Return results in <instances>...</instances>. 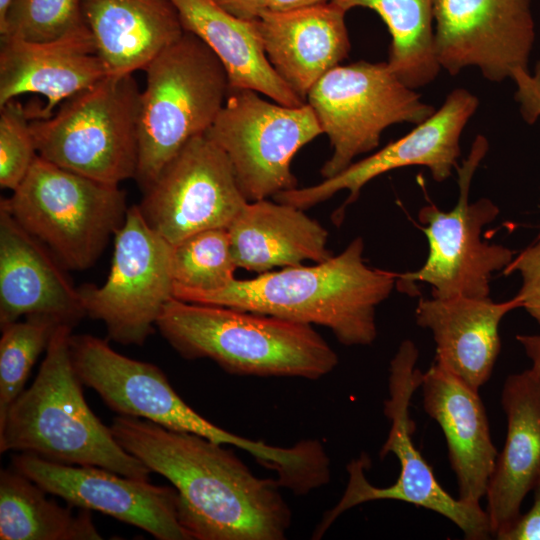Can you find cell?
Masks as SVG:
<instances>
[{
  "label": "cell",
  "instance_id": "19",
  "mask_svg": "<svg viewBox=\"0 0 540 540\" xmlns=\"http://www.w3.org/2000/svg\"><path fill=\"white\" fill-rule=\"evenodd\" d=\"M65 266L0 206V326L46 315L74 327L86 312Z\"/></svg>",
  "mask_w": 540,
  "mask_h": 540
},
{
  "label": "cell",
  "instance_id": "36",
  "mask_svg": "<svg viewBox=\"0 0 540 540\" xmlns=\"http://www.w3.org/2000/svg\"><path fill=\"white\" fill-rule=\"evenodd\" d=\"M229 13L247 20H257L269 9L270 0H215Z\"/></svg>",
  "mask_w": 540,
  "mask_h": 540
},
{
  "label": "cell",
  "instance_id": "7",
  "mask_svg": "<svg viewBox=\"0 0 540 540\" xmlns=\"http://www.w3.org/2000/svg\"><path fill=\"white\" fill-rule=\"evenodd\" d=\"M141 91L132 74L107 75L30 122L41 158L89 178L119 185L135 178Z\"/></svg>",
  "mask_w": 540,
  "mask_h": 540
},
{
  "label": "cell",
  "instance_id": "8",
  "mask_svg": "<svg viewBox=\"0 0 540 540\" xmlns=\"http://www.w3.org/2000/svg\"><path fill=\"white\" fill-rule=\"evenodd\" d=\"M418 356L414 342L404 340L390 362L389 397L384 402L390 429L379 455L384 458L392 453L397 457L398 478L388 487L373 486L364 472L370 464L369 457L361 455L352 460L347 465L346 489L338 503L324 514L313 534L314 539L321 538L348 509L376 500H398L436 512L453 522L468 540H486L493 536L486 510L480 504L454 498L445 491L413 443L415 423L409 406L423 376L416 366Z\"/></svg>",
  "mask_w": 540,
  "mask_h": 540
},
{
  "label": "cell",
  "instance_id": "25",
  "mask_svg": "<svg viewBox=\"0 0 540 540\" xmlns=\"http://www.w3.org/2000/svg\"><path fill=\"white\" fill-rule=\"evenodd\" d=\"M83 17L108 75L144 70L185 32L171 0H83Z\"/></svg>",
  "mask_w": 540,
  "mask_h": 540
},
{
  "label": "cell",
  "instance_id": "39",
  "mask_svg": "<svg viewBox=\"0 0 540 540\" xmlns=\"http://www.w3.org/2000/svg\"><path fill=\"white\" fill-rule=\"evenodd\" d=\"M14 0H0V24L4 21L7 11Z\"/></svg>",
  "mask_w": 540,
  "mask_h": 540
},
{
  "label": "cell",
  "instance_id": "2",
  "mask_svg": "<svg viewBox=\"0 0 540 540\" xmlns=\"http://www.w3.org/2000/svg\"><path fill=\"white\" fill-rule=\"evenodd\" d=\"M363 251V239L356 237L339 254L312 266L235 278L214 291L175 285L174 297L321 325L345 346H366L377 337L376 310L396 287L397 273L368 266Z\"/></svg>",
  "mask_w": 540,
  "mask_h": 540
},
{
  "label": "cell",
  "instance_id": "6",
  "mask_svg": "<svg viewBox=\"0 0 540 540\" xmlns=\"http://www.w3.org/2000/svg\"><path fill=\"white\" fill-rule=\"evenodd\" d=\"M0 206L66 269L78 271L97 261L129 208L119 185L72 172L40 156Z\"/></svg>",
  "mask_w": 540,
  "mask_h": 540
},
{
  "label": "cell",
  "instance_id": "3",
  "mask_svg": "<svg viewBox=\"0 0 540 540\" xmlns=\"http://www.w3.org/2000/svg\"><path fill=\"white\" fill-rule=\"evenodd\" d=\"M72 329L58 326L33 383L0 419V452L30 453L149 480L150 469L118 443L111 427L88 406L71 359Z\"/></svg>",
  "mask_w": 540,
  "mask_h": 540
},
{
  "label": "cell",
  "instance_id": "18",
  "mask_svg": "<svg viewBox=\"0 0 540 540\" xmlns=\"http://www.w3.org/2000/svg\"><path fill=\"white\" fill-rule=\"evenodd\" d=\"M108 75L87 24L50 41L1 39L0 106L26 94L46 98L27 108L29 118L46 119L53 109Z\"/></svg>",
  "mask_w": 540,
  "mask_h": 540
},
{
  "label": "cell",
  "instance_id": "28",
  "mask_svg": "<svg viewBox=\"0 0 540 540\" xmlns=\"http://www.w3.org/2000/svg\"><path fill=\"white\" fill-rule=\"evenodd\" d=\"M345 12L375 11L391 35L388 66L408 87L430 84L441 68L434 42L433 0H331Z\"/></svg>",
  "mask_w": 540,
  "mask_h": 540
},
{
  "label": "cell",
  "instance_id": "9",
  "mask_svg": "<svg viewBox=\"0 0 540 540\" xmlns=\"http://www.w3.org/2000/svg\"><path fill=\"white\" fill-rule=\"evenodd\" d=\"M488 147V140L477 135L456 168L459 196L452 209L443 211L431 204L419 210L428 255L417 270L397 273L396 288L401 292L413 295L416 285L425 283L435 298L489 297L493 274L503 272L515 257L511 249L481 238L483 228L499 214L497 205L488 198L469 201L473 177Z\"/></svg>",
  "mask_w": 540,
  "mask_h": 540
},
{
  "label": "cell",
  "instance_id": "22",
  "mask_svg": "<svg viewBox=\"0 0 540 540\" xmlns=\"http://www.w3.org/2000/svg\"><path fill=\"white\" fill-rule=\"evenodd\" d=\"M345 14L330 1L285 11L268 9L259 18L271 66L304 101L313 85L348 56Z\"/></svg>",
  "mask_w": 540,
  "mask_h": 540
},
{
  "label": "cell",
  "instance_id": "15",
  "mask_svg": "<svg viewBox=\"0 0 540 540\" xmlns=\"http://www.w3.org/2000/svg\"><path fill=\"white\" fill-rule=\"evenodd\" d=\"M532 0H433L435 52L456 76L478 68L492 82L528 69L535 41Z\"/></svg>",
  "mask_w": 540,
  "mask_h": 540
},
{
  "label": "cell",
  "instance_id": "37",
  "mask_svg": "<svg viewBox=\"0 0 540 540\" xmlns=\"http://www.w3.org/2000/svg\"><path fill=\"white\" fill-rule=\"evenodd\" d=\"M516 339L522 345L526 355L531 360V369L540 384V334H519L516 336Z\"/></svg>",
  "mask_w": 540,
  "mask_h": 540
},
{
  "label": "cell",
  "instance_id": "31",
  "mask_svg": "<svg viewBox=\"0 0 540 540\" xmlns=\"http://www.w3.org/2000/svg\"><path fill=\"white\" fill-rule=\"evenodd\" d=\"M83 24V0H14L0 24V38L50 41Z\"/></svg>",
  "mask_w": 540,
  "mask_h": 540
},
{
  "label": "cell",
  "instance_id": "23",
  "mask_svg": "<svg viewBox=\"0 0 540 540\" xmlns=\"http://www.w3.org/2000/svg\"><path fill=\"white\" fill-rule=\"evenodd\" d=\"M501 404L506 440L485 495L493 536L521 514L522 502L540 475V384L531 368L506 378Z\"/></svg>",
  "mask_w": 540,
  "mask_h": 540
},
{
  "label": "cell",
  "instance_id": "5",
  "mask_svg": "<svg viewBox=\"0 0 540 540\" xmlns=\"http://www.w3.org/2000/svg\"><path fill=\"white\" fill-rule=\"evenodd\" d=\"M144 71L135 176L143 191L190 139L209 130L230 90L219 58L187 31Z\"/></svg>",
  "mask_w": 540,
  "mask_h": 540
},
{
  "label": "cell",
  "instance_id": "26",
  "mask_svg": "<svg viewBox=\"0 0 540 540\" xmlns=\"http://www.w3.org/2000/svg\"><path fill=\"white\" fill-rule=\"evenodd\" d=\"M184 31L199 37L219 58L230 88H247L285 105L306 103L276 73L263 46L259 19L239 18L215 0H171Z\"/></svg>",
  "mask_w": 540,
  "mask_h": 540
},
{
  "label": "cell",
  "instance_id": "11",
  "mask_svg": "<svg viewBox=\"0 0 540 540\" xmlns=\"http://www.w3.org/2000/svg\"><path fill=\"white\" fill-rule=\"evenodd\" d=\"M322 133L307 102L285 106L252 89L230 88L205 135L224 151L241 192L251 202L296 188L292 159Z\"/></svg>",
  "mask_w": 540,
  "mask_h": 540
},
{
  "label": "cell",
  "instance_id": "38",
  "mask_svg": "<svg viewBox=\"0 0 540 540\" xmlns=\"http://www.w3.org/2000/svg\"><path fill=\"white\" fill-rule=\"evenodd\" d=\"M331 0H270L269 9L285 11L330 2Z\"/></svg>",
  "mask_w": 540,
  "mask_h": 540
},
{
  "label": "cell",
  "instance_id": "34",
  "mask_svg": "<svg viewBox=\"0 0 540 540\" xmlns=\"http://www.w3.org/2000/svg\"><path fill=\"white\" fill-rule=\"evenodd\" d=\"M511 80L516 86L520 114L526 123L533 124L540 117V62L533 73L529 69L516 70Z\"/></svg>",
  "mask_w": 540,
  "mask_h": 540
},
{
  "label": "cell",
  "instance_id": "35",
  "mask_svg": "<svg viewBox=\"0 0 540 540\" xmlns=\"http://www.w3.org/2000/svg\"><path fill=\"white\" fill-rule=\"evenodd\" d=\"M533 504L525 513L495 536L499 540H540V475L533 488Z\"/></svg>",
  "mask_w": 540,
  "mask_h": 540
},
{
  "label": "cell",
  "instance_id": "10",
  "mask_svg": "<svg viewBox=\"0 0 540 540\" xmlns=\"http://www.w3.org/2000/svg\"><path fill=\"white\" fill-rule=\"evenodd\" d=\"M306 102L332 147L321 168L324 179L376 149L387 127L404 122L418 125L436 110L406 86L387 62L338 65L313 85Z\"/></svg>",
  "mask_w": 540,
  "mask_h": 540
},
{
  "label": "cell",
  "instance_id": "20",
  "mask_svg": "<svg viewBox=\"0 0 540 540\" xmlns=\"http://www.w3.org/2000/svg\"><path fill=\"white\" fill-rule=\"evenodd\" d=\"M425 412L440 426L461 500L480 504L498 452L479 390L434 362L420 385Z\"/></svg>",
  "mask_w": 540,
  "mask_h": 540
},
{
  "label": "cell",
  "instance_id": "29",
  "mask_svg": "<svg viewBox=\"0 0 540 540\" xmlns=\"http://www.w3.org/2000/svg\"><path fill=\"white\" fill-rule=\"evenodd\" d=\"M61 324L50 316L29 315L1 326L0 419L23 392L35 362Z\"/></svg>",
  "mask_w": 540,
  "mask_h": 540
},
{
  "label": "cell",
  "instance_id": "4",
  "mask_svg": "<svg viewBox=\"0 0 540 540\" xmlns=\"http://www.w3.org/2000/svg\"><path fill=\"white\" fill-rule=\"evenodd\" d=\"M156 327L183 358H207L230 374L319 379L338 356L310 324L170 299Z\"/></svg>",
  "mask_w": 540,
  "mask_h": 540
},
{
  "label": "cell",
  "instance_id": "13",
  "mask_svg": "<svg viewBox=\"0 0 540 540\" xmlns=\"http://www.w3.org/2000/svg\"><path fill=\"white\" fill-rule=\"evenodd\" d=\"M69 344L82 384L92 388L119 415L143 418L171 430L240 448L260 464L272 459V445L233 434L193 410L156 365L124 356L105 340L88 334H71Z\"/></svg>",
  "mask_w": 540,
  "mask_h": 540
},
{
  "label": "cell",
  "instance_id": "21",
  "mask_svg": "<svg viewBox=\"0 0 540 540\" xmlns=\"http://www.w3.org/2000/svg\"><path fill=\"white\" fill-rule=\"evenodd\" d=\"M517 308V295L502 302L490 297L421 298L415 318L432 333L435 362L479 390L490 379L500 353V323Z\"/></svg>",
  "mask_w": 540,
  "mask_h": 540
},
{
  "label": "cell",
  "instance_id": "17",
  "mask_svg": "<svg viewBox=\"0 0 540 540\" xmlns=\"http://www.w3.org/2000/svg\"><path fill=\"white\" fill-rule=\"evenodd\" d=\"M479 100L470 91H451L441 107L405 136L390 142L372 155L353 162L337 175L304 188L276 194L274 200L308 209L342 190L349 195L340 207L344 209L360 195L361 189L376 177L389 171L409 167L428 168L436 182L449 178L458 167L461 134L478 108Z\"/></svg>",
  "mask_w": 540,
  "mask_h": 540
},
{
  "label": "cell",
  "instance_id": "27",
  "mask_svg": "<svg viewBox=\"0 0 540 540\" xmlns=\"http://www.w3.org/2000/svg\"><path fill=\"white\" fill-rule=\"evenodd\" d=\"M13 467L0 473L1 540L102 539L90 510L74 512Z\"/></svg>",
  "mask_w": 540,
  "mask_h": 540
},
{
  "label": "cell",
  "instance_id": "14",
  "mask_svg": "<svg viewBox=\"0 0 540 540\" xmlns=\"http://www.w3.org/2000/svg\"><path fill=\"white\" fill-rule=\"evenodd\" d=\"M143 192L142 216L171 245L228 228L249 202L228 157L205 134L190 139Z\"/></svg>",
  "mask_w": 540,
  "mask_h": 540
},
{
  "label": "cell",
  "instance_id": "33",
  "mask_svg": "<svg viewBox=\"0 0 540 540\" xmlns=\"http://www.w3.org/2000/svg\"><path fill=\"white\" fill-rule=\"evenodd\" d=\"M518 272L522 285L516 294L528 314L540 325V239L516 255L507 268L505 275Z\"/></svg>",
  "mask_w": 540,
  "mask_h": 540
},
{
  "label": "cell",
  "instance_id": "1",
  "mask_svg": "<svg viewBox=\"0 0 540 540\" xmlns=\"http://www.w3.org/2000/svg\"><path fill=\"white\" fill-rule=\"evenodd\" d=\"M118 443L179 494L189 540H282L292 515L277 479L259 478L224 444L118 415Z\"/></svg>",
  "mask_w": 540,
  "mask_h": 540
},
{
  "label": "cell",
  "instance_id": "12",
  "mask_svg": "<svg viewBox=\"0 0 540 540\" xmlns=\"http://www.w3.org/2000/svg\"><path fill=\"white\" fill-rule=\"evenodd\" d=\"M172 245L145 221L138 205L128 208L114 235L105 283L79 288L86 315L104 323L108 337L142 345L154 332L164 305L174 298Z\"/></svg>",
  "mask_w": 540,
  "mask_h": 540
},
{
  "label": "cell",
  "instance_id": "16",
  "mask_svg": "<svg viewBox=\"0 0 540 540\" xmlns=\"http://www.w3.org/2000/svg\"><path fill=\"white\" fill-rule=\"evenodd\" d=\"M12 467L69 505L98 511L159 540H189L179 521L174 487L131 478L97 466L69 465L30 453L15 454Z\"/></svg>",
  "mask_w": 540,
  "mask_h": 540
},
{
  "label": "cell",
  "instance_id": "30",
  "mask_svg": "<svg viewBox=\"0 0 540 540\" xmlns=\"http://www.w3.org/2000/svg\"><path fill=\"white\" fill-rule=\"evenodd\" d=\"M227 228L197 232L172 245L175 285L197 291H214L235 279Z\"/></svg>",
  "mask_w": 540,
  "mask_h": 540
},
{
  "label": "cell",
  "instance_id": "24",
  "mask_svg": "<svg viewBox=\"0 0 540 540\" xmlns=\"http://www.w3.org/2000/svg\"><path fill=\"white\" fill-rule=\"evenodd\" d=\"M227 230L237 268L258 274L332 256L328 232L318 221L303 209L268 198L247 202Z\"/></svg>",
  "mask_w": 540,
  "mask_h": 540
},
{
  "label": "cell",
  "instance_id": "32",
  "mask_svg": "<svg viewBox=\"0 0 540 540\" xmlns=\"http://www.w3.org/2000/svg\"><path fill=\"white\" fill-rule=\"evenodd\" d=\"M27 108L13 99L0 106V186L14 191L38 156Z\"/></svg>",
  "mask_w": 540,
  "mask_h": 540
}]
</instances>
